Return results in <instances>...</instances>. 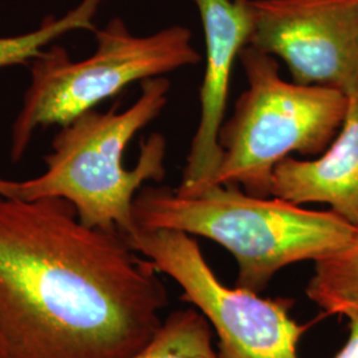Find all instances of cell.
Wrapping results in <instances>:
<instances>
[{
    "label": "cell",
    "instance_id": "8fae6325",
    "mask_svg": "<svg viewBox=\"0 0 358 358\" xmlns=\"http://www.w3.org/2000/svg\"><path fill=\"white\" fill-rule=\"evenodd\" d=\"M103 0H81L60 17L47 16L43 23L22 35L0 36V69L34 62L57 38L76 31H96L94 19Z\"/></svg>",
    "mask_w": 358,
    "mask_h": 358
},
{
    "label": "cell",
    "instance_id": "5bb4252c",
    "mask_svg": "<svg viewBox=\"0 0 358 358\" xmlns=\"http://www.w3.org/2000/svg\"><path fill=\"white\" fill-rule=\"evenodd\" d=\"M16 194H17V182L0 177V195L16 198Z\"/></svg>",
    "mask_w": 358,
    "mask_h": 358
},
{
    "label": "cell",
    "instance_id": "277c9868",
    "mask_svg": "<svg viewBox=\"0 0 358 358\" xmlns=\"http://www.w3.org/2000/svg\"><path fill=\"white\" fill-rule=\"evenodd\" d=\"M248 88L219 133L222 159L214 185L271 196L273 170L292 153L320 155L341 128L348 96L282 80L273 56L252 45L239 55ZM210 186V187H211Z\"/></svg>",
    "mask_w": 358,
    "mask_h": 358
},
{
    "label": "cell",
    "instance_id": "7c38bea8",
    "mask_svg": "<svg viewBox=\"0 0 358 358\" xmlns=\"http://www.w3.org/2000/svg\"><path fill=\"white\" fill-rule=\"evenodd\" d=\"M133 358H220L213 344V328L190 307L169 315L152 341Z\"/></svg>",
    "mask_w": 358,
    "mask_h": 358
},
{
    "label": "cell",
    "instance_id": "9a60e30c",
    "mask_svg": "<svg viewBox=\"0 0 358 358\" xmlns=\"http://www.w3.org/2000/svg\"><path fill=\"white\" fill-rule=\"evenodd\" d=\"M0 358H8L7 357V355H6V350H4V348L1 345V343H0Z\"/></svg>",
    "mask_w": 358,
    "mask_h": 358
},
{
    "label": "cell",
    "instance_id": "8992f818",
    "mask_svg": "<svg viewBox=\"0 0 358 358\" xmlns=\"http://www.w3.org/2000/svg\"><path fill=\"white\" fill-rule=\"evenodd\" d=\"M125 241L177 282L182 300L205 316L217 334L219 357L300 358L299 344L310 325L291 317L294 301L227 287L186 232L138 227Z\"/></svg>",
    "mask_w": 358,
    "mask_h": 358
},
{
    "label": "cell",
    "instance_id": "30bf717a",
    "mask_svg": "<svg viewBox=\"0 0 358 358\" xmlns=\"http://www.w3.org/2000/svg\"><path fill=\"white\" fill-rule=\"evenodd\" d=\"M306 292L327 316H358V229L341 251L316 262Z\"/></svg>",
    "mask_w": 358,
    "mask_h": 358
},
{
    "label": "cell",
    "instance_id": "9c48e42d",
    "mask_svg": "<svg viewBox=\"0 0 358 358\" xmlns=\"http://www.w3.org/2000/svg\"><path fill=\"white\" fill-rule=\"evenodd\" d=\"M348 100L344 122L325 152L310 161L288 157L275 167L271 196L294 205H329L358 227V90Z\"/></svg>",
    "mask_w": 358,
    "mask_h": 358
},
{
    "label": "cell",
    "instance_id": "5b68a950",
    "mask_svg": "<svg viewBox=\"0 0 358 358\" xmlns=\"http://www.w3.org/2000/svg\"><path fill=\"white\" fill-rule=\"evenodd\" d=\"M94 32L96 51L90 57L73 60L64 47L52 44L32 62L31 81L11 128L13 162L24 157L38 129L63 127L136 81L201 62L186 27L137 36L121 17H113Z\"/></svg>",
    "mask_w": 358,
    "mask_h": 358
},
{
    "label": "cell",
    "instance_id": "7a4b0ae2",
    "mask_svg": "<svg viewBox=\"0 0 358 358\" xmlns=\"http://www.w3.org/2000/svg\"><path fill=\"white\" fill-rule=\"evenodd\" d=\"M133 210L141 229L180 231L220 244L238 263L236 285L256 294L280 269L337 254L358 229L332 210L256 196L236 185H214L195 195L143 186Z\"/></svg>",
    "mask_w": 358,
    "mask_h": 358
},
{
    "label": "cell",
    "instance_id": "3957f363",
    "mask_svg": "<svg viewBox=\"0 0 358 358\" xmlns=\"http://www.w3.org/2000/svg\"><path fill=\"white\" fill-rule=\"evenodd\" d=\"M170 87L165 76L143 80L140 97L128 109H93L63 125L44 157V173L17 182L16 198H63L83 224L124 238L133 235L138 230L136 195L145 183L166 176V140L161 133L143 140L138 162L130 170L122 158L133 137L165 109Z\"/></svg>",
    "mask_w": 358,
    "mask_h": 358
},
{
    "label": "cell",
    "instance_id": "4fadbf2b",
    "mask_svg": "<svg viewBox=\"0 0 358 358\" xmlns=\"http://www.w3.org/2000/svg\"><path fill=\"white\" fill-rule=\"evenodd\" d=\"M348 327H349V336L346 340L345 345L340 349V352L332 358H358V316L349 315Z\"/></svg>",
    "mask_w": 358,
    "mask_h": 358
},
{
    "label": "cell",
    "instance_id": "ba28073f",
    "mask_svg": "<svg viewBox=\"0 0 358 358\" xmlns=\"http://www.w3.org/2000/svg\"><path fill=\"white\" fill-rule=\"evenodd\" d=\"M205 35V73L201 87V117L192 137L182 180L174 189L195 195L211 186L222 159L219 133L224 122L231 72L252 34L251 0H192Z\"/></svg>",
    "mask_w": 358,
    "mask_h": 358
},
{
    "label": "cell",
    "instance_id": "52a82bcc",
    "mask_svg": "<svg viewBox=\"0 0 358 358\" xmlns=\"http://www.w3.org/2000/svg\"><path fill=\"white\" fill-rule=\"evenodd\" d=\"M248 44L287 64L294 83L358 90V0H251Z\"/></svg>",
    "mask_w": 358,
    "mask_h": 358
},
{
    "label": "cell",
    "instance_id": "6da1fadb",
    "mask_svg": "<svg viewBox=\"0 0 358 358\" xmlns=\"http://www.w3.org/2000/svg\"><path fill=\"white\" fill-rule=\"evenodd\" d=\"M118 232L63 198L0 195V343L8 358H133L164 320L166 288Z\"/></svg>",
    "mask_w": 358,
    "mask_h": 358
}]
</instances>
